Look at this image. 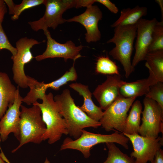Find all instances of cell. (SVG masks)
<instances>
[{"label":"cell","instance_id":"obj_8","mask_svg":"<svg viewBox=\"0 0 163 163\" xmlns=\"http://www.w3.org/2000/svg\"><path fill=\"white\" fill-rule=\"evenodd\" d=\"M142 112V123L139 133L140 135L155 139L163 133V109L155 101L145 97Z\"/></svg>","mask_w":163,"mask_h":163},{"label":"cell","instance_id":"obj_3","mask_svg":"<svg viewBox=\"0 0 163 163\" xmlns=\"http://www.w3.org/2000/svg\"><path fill=\"white\" fill-rule=\"evenodd\" d=\"M136 30L137 24L116 27L114 28L113 36L107 42L113 43L115 44V47L109 52V54L114 59L119 61L121 64L126 78L134 70L131 59Z\"/></svg>","mask_w":163,"mask_h":163},{"label":"cell","instance_id":"obj_33","mask_svg":"<svg viewBox=\"0 0 163 163\" xmlns=\"http://www.w3.org/2000/svg\"><path fill=\"white\" fill-rule=\"evenodd\" d=\"M4 1L8 8L9 14L13 15L14 14V8L15 4L12 0H4Z\"/></svg>","mask_w":163,"mask_h":163},{"label":"cell","instance_id":"obj_4","mask_svg":"<svg viewBox=\"0 0 163 163\" xmlns=\"http://www.w3.org/2000/svg\"><path fill=\"white\" fill-rule=\"evenodd\" d=\"M27 108L21 105L20 110L19 144L11 152L14 153L29 142L40 144L46 129L43 120L41 110L37 105Z\"/></svg>","mask_w":163,"mask_h":163},{"label":"cell","instance_id":"obj_13","mask_svg":"<svg viewBox=\"0 0 163 163\" xmlns=\"http://www.w3.org/2000/svg\"><path fill=\"white\" fill-rule=\"evenodd\" d=\"M157 21L155 18L150 20L142 18L137 23L135 52L132 62L133 68L145 60L151 44L153 29Z\"/></svg>","mask_w":163,"mask_h":163},{"label":"cell","instance_id":"obj_35","mask_svg":"<svg viewBox=\"0 0 163 163\" xmlns=\"http://www.w3.org/2000/svg\"><path fill=\"white\" fill-rule=\"evenodd\" d=\"M155 2L158 4L160 7L161 14V21H163V0H156Z\"/></svg>","mask_w":163,"mask_h":163},{"label":"cell","instance_id":"obj_36","mask_svg":"<svg viewBox=\"0 0 163 163\" xmlns=\"http://www.w3.org/2000/svg\"><path fill=\"white\" fill-rule=\"evenodd\" d=\"M0 163H6L2 159L0 155Z\"/></svg>","mask_w":163,"mask_h":163},{"label":"cell","instance_id":"obj_27","mask_svg":"<svg viewBox=\"0 0 163 163\" xmlns=\"http://www.w3.org/2000/svg\"><path fill=\"white\" fill-rule=\"evenodd\" d=\"M145 97L154 100L163 109V82H158L151 85Z\"/></svg>","mask_w":163,"mask_h":163},{"label":"cell","instance_id":"obj_10","mask_svg":"<svg viewBox=\"0 0 163 163\" xmlns=\"http://www.w3.org/2000/svg\"><path fill=\"white\" fill-rule=\"evenodd\" d=\"M130 140L133 151L130 157L135 159V163H147L154 159L157 152L163 144V137L154 139L143 136L138 134L130 135L123 133Z\"/></svg>","mask_w":163,"mask_h":163},{"label":"cell","instance_id":"obj_19","mask_svg":"<svg viewBox=\"0 0 163 163\" xmlns=\"http://www.w3.org/2000/svg\"><path fill=\"white\" fill-rule=\"evenodd\" d=\"M147 13V8L145 6L137 5L133 8L123 9L118 19L111 25L112 28L121 26L136 24L143 16Z\"/></svg>","mask_w":163,"mask_h":163},{"label":"cell","instance_id":"obj_34","mask_svg":"<svg viewBox=\"0 0 163 163\" xmlns=\"http://www.w3.org/2000/svg\"><path fill=\"white\" fill-rule=\"evenodd\" d=\"M1 150V152L0 153V155L2 158L3 160L6 163H11L5 157L2 151ZM44 163H50V162L48 159L46 158Z\"/></svg>","mask_w":163,"mask_h":163},{"label":"cell","instance_id":"obj_31","mask_svg":"<svg viewBox=\"0 0 163 163\" xmlns=\"http://www.w3.org/2000/svg\"><path fill=\"white\" fill-rule=\"evenodd\" d=\"M6 5L4 0H0V23H2L7 11Z\"/></svg>","mask_w":163,"mask_h":163},{"label":"cell","instance_id":"obj_5","mask_svg":"<svg viewBox=\"0 0 163 163\" xmlns=\"http://www.w3.org/2000/svg\"><path fill=\"white\" fill-rule=\"evenodd\" d=\"M78 139L74 140L67 137L63 141L60 150L66 149L78 150L83 155L85 158H88L91 155L90 151L94 146L101 143H116L123 146L125 149H129L128 138L117 130L110 134H102L91 133L84 129Z\"/></svg>","mask_w":163,"mask_h":163},{"label":"cell","instance_id":"obj_24","mask_svg":"<svg viewBox=\"0 0 163 163\" xmlns=\"http://www.w3.org/2000/svg\"><path fill=\"white\" fill-rule=\"evenodd\" d=\"M95 72L103 74L120 75L116 63L107 56H101L98 58L96 63Z\"/></svg>","mask_w":163,"mask_h":163},{"label":"cell","instance_id":"obj_32","mask_svg":"<svg viewBox=\"0 0 163 163\" xmlns=\"http://www.w3.org/2000/svg\"><path fill=\"white\" fill-rule=\"evenodd\" d=\"M151 163H163V151L161 148L156 152L153 160Z\"/></svg>","mask_w":163,"mask_h":163},{"label":"cell","instance_id":"obj_14","mask_svg":"<svg viewBox=\"0 0 163 163\" xmlns=\"http://www.w3.org/2000/svg\"><path fill=\"white\" fill-rule=\"evenodd\" d=\"M125 82L121 79L120 75H108L105 81L97 86L92 94L102 110H105L117 99L121 97L120 89Z\"/></svg>","mask_w":163,"mask_h":163},{"label":"cell","instance_id":"obj_7","mask_svg":"<svg viewBox=\"0 0 163 163\" xmlns=\"http://www.w3.org/2000/svg\"><path fill=\"white\" fill-rule=\"evenodd\" d=\"M136 97L117 99L103 112L99 121L102 127L107 132L115 129L123 133L127 112Z\"/></svg>","mask_w":163,"mask_h":163},{"label":"cell","instance_id":"obj_11","mask_svg":"<svg viewBox=\"0 0 163 163\" xmlns=\"http://www.w3.org/2000/svg\"><path fill=\"white\" fill-rule=\"evenodd\" d=\"M44 32L47 39L46 48L42 54L35 57L37 61L49 58H61L66 62L68 59L76 60L81 57L80 52L84 47L82 45L76 46L71 40L63 44L59 43L51 37L48 30Z\"/></svg>","mask_w":163,"mask_h":163},{"label":"cell","instance_id":"obj_12","mask_svg":"<svg viewBox=\"0 0 163 163\" xmlns=\"http://www.w3.org/2000/svg\"><path fill=\"white\" fill-rule=\"evenodd\" d=\"M23 98L20 95L18 86L13 104L7 109L0 120V138L5 141L9 134L13 133L19 141L20 138V108Z\"/></svg>","mask_w":163,"mask_h":163},{"label":"cell","instance_id":"obj_18","mask_svg":"<svg viewBox=\"0 0 163 163\" xmlns=\"http://www.w3.org/2000/svg\"><path fill=\"white\" fill-rule=\"evenodd\" d=\"M17 89L7 74L0 72V120L13 104Z\"/></svg>","mask_w":163,"mask_h":163},{"label":"cell","instance_id":"obj_17","mask_svg":"<svg viewBox=\"0 0 163 163\" xmlns=\"http://www.w3.org/2000/svg\"><path fill=\"white\" fill-rule=\"evenodd\" d=\"M149 70V75L147 78L130 82H126L120 88V96L130 98L145 95L149 91L150 87L158 82L153 73Z\"/></svg>","mask_w":163,"mask_h":163},{"label":"cell","instance_id":"obj_23","mask_svg":"<svg viewBox=\"0 0 163 163\" xmlns=\"http://www.w3.org/2000/svg\"><path fill=\"white\" fill-rule=\"evenodd\" d=\"M106 144L108 149V157L102 163H135L134 158L123 153L114 143Z\"/></svg>","mask_w":163,"mask_h":163},{"label":"cell","instance_id":"obj_22","mask_svg":"<svg viewBox=\"0 0 163 163\" xmlns=\"http://www.w3.org/2000/svg\"><path fill=\"white\" fill-rule=\"evenodd\" d=\"M145 60V66L153 73L158 82H163V50L148 53Z\"/></svg>","mask_w":163,"mask_h":163},{"label":"cell","instance_id":"obj_30","mask_svg":"<svg viewBox=\"0 0 163 163\" xmlns=\"http://www.w3.org/2000/svg\"><path fill=\"white\" fill-rule=\"evenodd\" d=\"M95 2H97L105 6L113 13L117 14L119 11L118 8L115 5L109 0H94Z\"/></svg>","mask_w":163,"mask_h":163},{"label":"cell","instance_id":"obj_25","mask_svg":"<svg viewBox=\"0 0 163 163\" xmlns=\"http://www.w3.org/2000/svg\"><path fill=\"white\" fill-rule=\"evenodd\" d=\"M161 50H163V21H157L153 29L148 53Z\"/></svg>","mask_w":163,"mask_h":163},{"label":"cell","instance_id":"obj_15","mask_svg":"<svg viewBox=\"0 0 163 163\" xmlns=\"http://www.w3.org/2000/svg\"><path fill=\"white\" fill-rule=\"evenodd\" d=\"M102 13L99 7L92 5L87 8L82 14L67 19V22H76L82 24L85 28V39L88 43L99 40L101 34L98 26L99 21L101 20Z\"/></svg>","mask_w":163,"mask_h":163},{"label":"cell","instance_id":"obj_20","mask_svg":"<svg viewBox=\"0 0 163 163\" xmlns=\"http://www.w3.org/2000/svg\"><path fill=\"white\" fill-rule=\"evenodd\" d=\"M142 112V106L141 102L139 100L134 101L126 118L122 133L130 135L139 133Z\"/></svg>","mask_w":163,"mask_h":163},{"label":"cell","instance_id":"obj_16","mask_svg":"<svg viewBox=\"0 0 163 163\" xmlns=\"http://www.w3.org/2000/svg\"><path fill=\"white\" fill-rule=\"evenodd\" d=\"M69 86L83 97V104L81 106H78L79 108L91 119L99 122L102 117L103 112L100 107L97 106L93 102L92 99V94L88 86L77 82L72 83Z\"/></svg>","mask_w":163,"mask_h":163},{"label":"cell","instance_id":"obj_21","mask_svg":"<svg viewBox=\"0 0 163 163\" xmlns=\"http://www.w3.org/2000/svg\"><path fill=\"white\" fill-rule=\"evenodd\" d=\"M27 85L30 88L29 91L23 99V102L30 105L37 101L38 99L42 100L46 94L48 88L47 83L44 81L38 82L34 78L27 75Z\"/></svg>","mask_w":163,"mask_h":163},{"label":"cell","instance_id":"obj_1","mask_svg":"<svg viewBox=\"0 0 163 163\" xmlns=\"http://www.w3.org/2000/svg\"><path fill=\"white\" fill-rule=\"evenodd\" d=\"M54 99L60 114L65 120L69 134L75 139L80 136L82 130L84 128H97L101 126L100 122L91 119L76 105L68 89H65L61 94L56 95Z\"/></svg>","mask_w":163,"mask_h":163},{"label":"cell","instance_id":"obj_6","mask_svg":"<svg viewBox=\"0 0 163 163\" xmlns=\"http://www.w3.org/2000/svg\"><path fill=\"white\" fill-rule=\"evenodd\" d=\"M43 4L46 10L43 17L28 22L34 31L42 30L44 32L48 28L55 29L59 25L67 22L62 17L66 11L73 8H78V0H44Z\"/></svg>","mask_w":163,"mask_h":163},{"label":"cell","instance_id":"obj_2","mask_svg":"<svg viewBox=\"0 0 163 163\" xmlns=\"http://www.w3.org/2000/svg\"><path fill=\"white\" fill-rule=\"evenodd\" d=\"M42 100L41 103L37 101L33 105H37L40 108L42 118L46 126L43 141L47 140L48 143L52 144L59 140L62 135L69 134L67 126L59 113L53 94L50 92L46 94Z\"/></svg>","mask_w":163,"mask_h":163},{"label":"cell","instance_id":"obj_29","mask_svg":"<svg viewBox=\"0 0 163 163\" xmlns=\"http://www.w3.org/2000/svg\"><path fill=\"white\" fill-rule=\"evenodd\" d=\"M4 49L10 51L12 56L17 53L16 48L13 46L9 41L2 27V23H0V50Z\"/></svg>","mask_w":163,"mask_h":163},{"label":"cell","instance_id":"obj_26","mask_svg":"<svg viewBox=\"0 0 163 163\" xmlns=\"http://www.w3.org/2000/svg\"><path fill=\"white\" fill-rule=\"evenodd\" d=\"M76 60H73L72 66L69 71L58 79L48 83H47L48 88L55 91H58L60 87L70 81H76L78 78V75L75 67V63Z\"/></svg>","mask_w":163,"mask_h":163},{"label":"cell","instance_id":"obj_28","mask_svg":"<svg viewBox=\"0 0 163 163\" xmlns=\"http://www.w3.org/2000/svg\"><path fill=\"white\" fill-rule=\"evenodd\" d=\"M44 0H23L21 3L15 4L14 8V14L11 17L13 21L18 20L21 13L27 9L43 4Z\"/></svg>","mask_w":163,"mask_h":163},{"label":"cell","instance_id":"obj_9","mask_svg":"<svg viewBox=\"0 0 163 163\" xmlns=\"http://www.w3.org/2000/svg\"><path fill=\"white\" fill-rule=\"evenodd\" d=\"M40 43L35 39L27 37H22L16 43L17 53L14 56H11V59L13 62V79L18 87L23 88L28 87L27 78L24 69V65L34 58L31 49L34 45Z\"/></svg>","mask_w":163,"mask_h":163}]
</instances>
